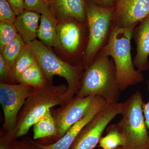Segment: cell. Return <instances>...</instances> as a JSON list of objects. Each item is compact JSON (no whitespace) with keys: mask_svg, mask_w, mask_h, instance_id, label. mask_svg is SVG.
Wrapping results in <instances>:
<instances>
[{"mask_svg":"<svg viewBox=\"0 0 149 149\" xmlns=\"http://www.w3.org/2000/svg\"><path fill=\"white\" fill-rule=\"evenodd\" d=\"M137 24L127 27L112 25L108 41L100 53L111 56L116 68L117 82L120 91L143 82L142 72L135 69L131 53V41Z\"/></svg>","mask_w":149,"mask_h":149,"instance_id":"6da1fadb","label":"cell"},{"mask_svg":"<svg viewBox=\"0 0 149 149\" xmlns=\"http://www.w3.org/2000/svg\"><path fill=\"white\" fill-rule=\"evenodd\" d=\"M120 91L114 62L99 53L83 72L81 87L76 96H100L107 103H112L119 101Z\"/></svg>","mask_w":149,"mask_h":149,"instance_id":"7a4b0ae2","label":"cell"},{"mask_svg":"<svg viewBox=\"0 0 149 149\" xmlns=\"http://www.w3.org/2000/svg\"><path fill=\"white\" fill-rule=\"evenodd\" d=\"M67 91L66 85L55 86L48 82L42 86L34 88L20 111L14 131L17 137L27 134L30 128L51 108L66 103Z\"/></svg>","mask_w":149,"mask_h":149,"instance_id":"3957f363","label":"cell"},{"mask_svg":"<svg viewBox=\"0 0 149 149\" xmlns=\"http://www.w3.org/2000/svg\"><path fill=\"white\" fill-rule=\"evenodd\" d=\"M28 45L48 81H52L54 75L62 77L66 80L68 86L65 97L67 102L69 101L81 87L83 70H85L83 65H72L63 61L41 41L36 40Z\"/></svg>","mask_w":149,"mask_h":149,"instance_id":"277c9868","label":"cell"},{"mask_svg":"<svg viewBox=\"0 0 149 149\" xmlns=\"http://www.w3.org/2000/svg\"><path fill=\"white\" fill-rule=\"evenodd\" d=\"M143 100L142 93L138 91L122 103V117L116 124L125 138L124 149H145L149 145Z\"/></svg>","mask_w":149,"mask_h":149,"instance_id":"5b68a950","label":"cell"},{"mask_svg":"<svg viewBox=\"0 0 149 149\" xmlns=\"http://www.w3.org/2000/svg\"><path fill=\"white\" fill-rule=\"evenodd\" d=\"M114 7H103L91 1L86 5L88 41L82 60L85 69L105 46L110 35Z\"/></svg>","mask_w":149,"mask_h":149,"instance_id":"8992f818","label":"cell"},{"mask_svg":"<svg viewBox=\"0 0 149 149\" xmlns=\"http://www.w3.org/2000/svg\"><path fill=\"white\" fill-rule=\"evenodd\" d=\"M121 111L122 103H107L81 130L71 149H94L110 122Z\"/></svg>","mask_w":149,"mask_h":149,"instance_id":"52a82bcc","label":"cell"},{"mask_svg":"<svg viewBox=\"0 0 149 149\" xmlns=\"http://www.w3.org/2000/svg\"><path fill=\"white\" fill-rule=\"evenodd\" d=\"M34 87L24 84H0V103L3 111V127L10 132L15 130L18 113Z\"/></svg>","mask_w":149,"mask_h":149,"instance_id":"ba28073f","label":"cell"},{"mask_svg":"<svg viewBox=\"0 0 149 149\" xmlns=\"http://www.w3.org/2000/svg\"><path fill=\"white\" fill-rule=\"evenodd\" d=\"M95 97L75 96L53 115L57 129V135L63 137L71 126L80 120L91 108Z\"/></svg>","mask_w":149,"mask_h":149,"instance_id":"9c48e42d","label":"cell"},{"mask_svg":"<svg viewBox=\"0 0 149 149\" xmlns=\"http://www.w3.org/2000/svg\"><path fill=\"white\" fill-rule=\"evenodd\" d=\"M149 15V0H116L112 23L120 27L141 22Z\"/></svg>","mask_w":149,"mask_h":149,"instance_id":"30bf717a","label":"cell"},{"mask_svg":"<svg viewBox=\"0 0 149 149\" xmlns=\"http://www.w3.org/2000/svg\"><path fill=\"white\" fill-rule=\"evenodd\" d=\"M67 20L57 25V45L67 53L72 55H79L83 48L84 40V24L82 22L74 19Z\"/></svg>","mask_w":149,"mask_h":149,"instance_id":"8fae6325","label":"cell"},{"mask_svg":"<svg viewBox=\"0 0 149 149\" xmlns=\"http://www.w3.org/2000/svg\"><path fill=\"white\" fill-rule=\"evenodd\" d=\"M107 103L103 98L95 96L92 106L85 116L71 126L57 142L48 146L40 144H37V146L41 149H69L85 125L106 105Z\"/></svg>","mask_w":149,"mask_h":149,"instance_id":"7c38bea8","label":"cell"},{"mask_svg":"<svg viewBox=\"0 0 149 149\" xmlns=\"http://www.w3.org/2000/svg\"><path fill=\"white\" fill-rule=\"evenodd\" d=\"M133 37L136 45V54L133 65L140 72L149 68V15L133 31Z\"/></svg>","mask_w":149,"mask_h":149,"instance_id":"4fadbf2b","label":"cell"},{"mask_svg":"<svg viewBox=\"0 0 149 149\" xmlns=\"http://www.w3.org/2000/svg\"><path fill=\"white\" fill-rule=\"evenodd\" d=\"M40 18V13L25 10L17 16L14 24L18 35L26 45L36 40Z\"/></svg>","mask_w":149,"mask_h":149,"instance_id":"5bb4252c","label":"cell"},{"mask_svg":"<svg viewBox=\"0 0 149 149\" xmlns=\"http://www.w3.org/2000/svg\"><path fill=\"white\" fill-rule=\"evenodd\" d=\"M52 3L58 13L66 19L82 22L87 21L85 0H53Z\"/></svg>","mask_w":149,"mask_h":149,"instance_id":"9a60e30c","label":"cell"},{"mask_svg":"<svg viewBox=\"0 0 149 149\" xmlns=\"http://www.w3.org/2000/svg\"><path fill=\"white\" fill-rule=\"evenodd\" d=\"M57 25L56 20L52 12L41 15L37 37L48 47H57Z\"/></svg>","mask_w":149,"mask_h":149,"instance_id":"2e32d148","label":"cell"},{"mask_svg":"<svg viewBox=\"0 0 149 149\" xmlns=\"http://www.w3.org/2000/svg\"><path fill=\"white\" fill-rule=\"evenodd\" d=\"M16 80L19 83L34 88L42 86L48 82L37 62L24 70Z\"/></svg>","mask_w":149,"mask_h":149,"instance_id":"e0dca14e","label":"cell"},{"mask_svg":"<svg viewBox=\"0 0 149 149\" xmlns=\"http://www.w3.org/2000/svg\"><path fill=\"white\" fill-rule=\"evenodd\" d=\"M33 126L34 139L57 135L55 121L51 109L46 112Z\"/></svg>","mask_w":149,"mask_h":149,"instance_id":"ac0fdd59","label":"cell"},{"mask_svg":"<svg viewBox=\"0 0 149 149\" xmlns=\"http://www.w3.org/2000/svg\"><path fill=\"white\" fill-rule=\"evenodd\" d=\"M99 143L103 149H116L125 146V139L116 123H114L107 126V135L101 138Z\"/></svg>","mask_w":149,"mask_h":149,"instance_id":"d6986e66","label":"cell"},{"mask_svg":"<svg viewBox=\"0 0 149 149\" xmlns=\"http://www.w3.org/2000/svg\"><path fill=\"white\" fill-rule=\"evenodd\" d=\"M37 62L35 55L29 45H26L11 70L12 76L16 80L24 70Z\"/></svg>","mask_w":149,"mask_h":149,"instance_id":"ffe728a7","label":"cell"},{"mask_svg":"<svg viewBox=\"0 0 149 149\" xmlns=\"http://www.w3.org/2000/svg\"><path fill=\"white\" fill-rule=\"evenodd\" d=\"M26 44L23 42L20 36L17 37L5 47L1 52L4 59L11 70L13 67L15 63L20 54Z\"/></svg>","mask_w":149,"mask_h":149,"instance_id":"44dd1931","label":"cell"},{"mask_svg":"<svg viewBox=\"0 0 149 149\" xmlns=\"http://www.w3.org/2000/svg\"><path fill=\"white\" fill-rule=\"evenodd\" d=\"M18 35L14 24L0 22V51Z\"/></svg>","mask_w":149,"mask_h":149,"instance_id":"7402d4cb","label":"cell"},{"mask_svg":"<svg viewBox=\"0 0 149 149\" xmlns=\"http://www.w3.org/2000/svg\"><path fill=\"white\" fill-rule=\"evenodd\" d=\"M17 15L7 0H0V20L14 24Z\"/></svg>","mask_w":149,"mask_h":149,"instance_id":"603a6c76","label":"cell"},{"mask_svg":"<svg viewBox=\"0 0 149 149\" xmlns=\"http://www.w3.org/2000/svg\"><path fill=\"white\" fill-rule=\"evenodd\" d=\"M24 10L44 14L51 12L49 6L42 0H24Z\"/></svg>","mask_w":149,"mask_h":149,"instance_id":"cb8c5ba5","label":"cell"},{"mask_svg":"<svg viewBox=\"0 0 149 149\" xmlns=\"http://www.w3.org/2000/svg\"><path fill=\"white\" fill-rule=\"evenodd\" d=\"M11 72V70L2 55L0 54V77L1 80H5Z\"/></svg>","mask_w":149,"mask_h":149,"instance_id":"d4e9b609","label":"cell"},{"mask_svg":"<svg viewBox=\"0 0 149 149\" xmlns=\"http://www.w3.org/2000/svg\"><path fill=\"white\" fill-rule=\"evenodd\" d=\"M17 16L24 10V0H7Z\"/></svg>","mask_w":149,"mask_h":149,"instance_id":"484cf974","label":"cell"},{"mask_svg":"<svg viewBox=\"0 0 149 149\" xmlns=\"http://www.w3.org/2000/svg\"><path fill=\"white\" fill-rule=\"evenodd\" d=\"M147 87L148 90L149 92V79L147 81ZM143 111L145 122L147 128L149 133V100L147 103L143 102Z\"/></svg>","mask_w":149,"mask_h":149,"instance_id":"4316f807","label":"cell"},{"mask_svg":"<svg viewBox=\"0 0 149 149\" xmlns=\"http://www.w3.org/2000/svg\"><path fill=\"white\" fill-rule=\"evenodd\" d=\"M91 1L103 7L112 8L114 6L116 0H91Z\"/></svg>","mask_w":149,"mask_h":149,"instance_id":"83f0119b","label":"cell"},{"mask_svg":"<svg viewBox=\"0 0 149 149\" xmlns=\"http://www.w3.org/2000/svg\"><path fill=\"white\" fill-rule=\"evenodd\" d=\"M42 1L46 4L49 6V5L52 4L53 0H42Z\"/></svg>","mask_w":149,"mask_h":149,"instance_id":"f1b7e54d","label":"cell"},{"mask_svg":"<svg viewBox=\"0 0 149 149\" xmlns=\"http://www.w3.org/2000/svg\"><path fill=\"white\" fill-rule=\"evenodd\" d=\"M0 149H5V148H4L2 146H1V148H0Z\"/></svg>","mask_w":149,"mask_h":149,"instance_id":"f546056e","label":"cell"},{"mask_svg":"<svg viewBox=\"0 0 149 149\" xmlns=\"http://www.w3.org/2000/svg\"><path fill=\"white\" fill-rule=\"evenodd\" d=\"M116 149H124L123 148V147H122V148H116Z\"/></svg>","mask_w":149,"mask_h":149,"instance_id":"4dcf8cb0","label":"cell"},{"mask_svg":"<svg viewBox=\"0 0 149 149\" xmlns=\"http://www.w3.org/2000/svg\"><path fill=\"white\" fill-rule=\"evenodd\" d=\"M145 149H149V144L148 146Z\"/></svg>","mask_w":149,"mask_h":149,"instance_id":"1f68e13d","label":"cell"},{"mask_svg":"<svg viewBox=\"0 0 149 149\" xmlns=\"http://www.w3.org/2000/svg\"></svg>","mask_w":149,"mask_h":149,"instance_id":"d6a6232c","label":"cell"}]
</instances>
